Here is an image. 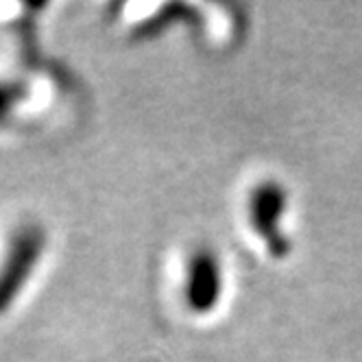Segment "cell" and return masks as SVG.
Returning <instances> with one entry per match:
<instances>
[{"mask_svg": "<svg viewBox=\"0 0 362 362\" xmlns=\"http://www.w3.org/2000/svg\"><path fill=\"white\" fill-rule=\"evenodd\" d=\"M44 229L16 221L0 231V317L29 291L33 277L46 260Z\"/></svg>", "mask_w": 362, "mask_h": 362, "instance_id": "cell-1", "label": "cell"}]
</instances>
